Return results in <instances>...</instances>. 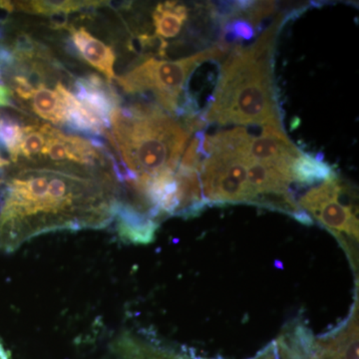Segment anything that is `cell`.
<instances>
[{
  "label": "cell",
  "mask_w": 359,
  "mask_h": 359,
  "mask_svg": "<svg viewBox=\"0 0 359 359\" xmlns=\"http://www.w3.org/2000/svg\"><path fill=\"white\" fill-rule=\"evenodd\" d=\"M75 98L83 104L87 109L98 116L110 128V116L116 108L119 107L120 98L110 83L96 74L86 78H78L74 84Z\"/></svg>",
  "instance_id": "obj_8"
},
{
  "label": "cell",
  "mask_w": 359,
  "mask_h": 359,
  "mask_svg": "<svg viewBox=\"0 0 359 359\" xmlns=\"http://www.w3.org/2000/svg\"><path fill=\"white\" fill-rule=\"evenodd\" d=\"M228 50V44L223 43L176 61L149 58L115 80L127 93L151 92L165 110L176 113L179 97L194 71L205 61L223 58Z\"/></svg>",
  "instance_id": "obj_4"
},
{
  "label": "cell",
  "mask_w": 359,
  "mask_h": 359,
  "mask_svg": "<svg viewBox=\"0 0 359 359\" xmlns=\"http://www.w3.org/2000/svg\"><path fill=\"white\" fill-rule=\"evenodd\" d=\"M56 91L62 98L66 110V124L74 131L93 134L95 136L106 135V126L102 120L79 102L71 92L61 84H56Z\"/></svg>",
  "instance_id": "obj_10"
},
{
  "label": "cell",
  "mask_w": 359,
  "mask_h": 359,
  "mask_svg": "<svg viewBox=\"0 0 359 359\" xmlns=\"http://www.w3.org/2000/svg\"><path fill=\"white\" fill-rule=\"evenodd\" d=\"M0 359H11L9 358L8 354H7L6 349H4V346H2L1 342H0Z\"/></svg>",
  "instance_id": "obj_22"
},
{
  "label": "cell",
  "mask_w": 359,
  "mask_h": 359,
  "mask_svg": "<svg viewBox=\"0 0 359 359\" xmlns=\"http://www.w3.org/2000/svg\"><path fill=\"white\" fill-rule=\"evenodd\" d=\"M344 186L334 173L320 185L309 189L297 205L339 240L358 276V219L353 205L340 202Z\"/></svg>",
  "instance_id": "obj_5"
},
{
  "label": "cell",
  "mask_w": 359,
  "mask_h": 359,
  "mask_svg": "<svg viewBox=\"0 0 359 359\" xmlns=\"http://www.w3.org/2000/svg\"><path fill=\"white\" fill-rule=\"evenodd\" d=\"M14 11V4L9 1H0V22H6Z\"/></svg>",
  "instance_id": "obj_21"
},
{
  "label": "cell",
  "mask_w": 359,
  "mask_h": 359,
  "mask_svg": "<svg viewBox=\"0 0 359 359\" xmlns=\"http://www.w3.org/2000/svg\"><path fill=\"white\" fill-rule=\"evenodd\" d=\"M282 16L254 45L233 48L223 63L218 84L202 120L216 124L283 127L276 98L273 55Z\"/></svg>",
  "instance_id": "obj_2"
},
{
  "label": "cell",
  "mask_w": 359,
  "mask_h": 359,
  "mask_svg": "<svg viewBox=\"0 0 359 359\" xmlns=\"http://www.w3.org/2000/svg\"><path fill=\"white\" fill-rule=\"evenodd\" d=\"M22 138L18 147V158L34 161L40 158L46 142L43 125H26L23 126Z\"/></svg>",
  "instance_id": "obj_16"
},
{
  "label": "cell",
  "mask_w": 359,
  "mask_h": 359,
  "mask_svg": "<svg viewBox=\"0 0 359 359\" xmlns=\"http://www.w3.org/2000/svg\"><path fill=\"white\" fill-rule=\"evenodd\" d=\"M103 2L98 1H20L16 7L23 13L40 14V15L51 16L56 13L69 14L81 11L85 7L98 6Z\"/></svg>",
  "instance_id": "obj_14"
},
{
  "label": "cell",
  "mask_w": 359,
  "mask_h": 359,
  "mask_svg": "<svg viewBox=\"0 0 359 359\" xmlns=\"http://www.w3.org/2000/svg\"><path fill=\"white\" fill-rule=\"evenodd\" d=\"M188 20V9L176 1L158 4L153 13L156 35L161 39H173L181 32L182 26Z\"/></svg>",
  "instance_id": "obj_11"
},
{
  "label": "cell",
  "mask_w": 359,
  "mask_h": 359,
  "mask_svg": "<svg viewBox=\"0 0 359 359\" xmlns=\"http://www.w3.org/2000/svg\"><path fill=\"white\" fill-rule=\"evenodd\" d=\"M50 25L54 29H70L71 26H68L67 14L56 13L49 16Z\"/></svg>",
  "instance_id": "obj_19"
},
{
  "label": "cell",
  "mask_w": 359,
  "mask_h": 359,
  "mask_svg": "<svg viewBox=\"0 0 359 359\" xmlns=\"http://www.w3.org/2000/svg\"><path fill=\"white\" fill-rule=\"evenodd\" d=\"M335 172L327 163L323 162V156L304 154L302 153L292 165V174L294 183L304 186H313L316 183H323Z\"/></svg>",
  "instance_id": "obj_12"
},
{
  "label": "cell",
  "mask_w": 359,
  "mask_h": 359,
  "mask_svg": "<svg viewBox=\"0 0 359 359\" xmlns=\"http://www.w3.org/2000/svg\"><path fill=\"white\" fill-rule=\"evenodd\" d=\"M2 35V32H1V29H0V36H1Z\"/></svg>",
  "instance_id": "obj_23"
},
{
  "label": "cell",
  "mask_w": 359,
  "mask_h": 359,
  "mask_svg": "<svg viewBox=\"0 0 359 359\" xmlns=\"http://www.w3.org/2000/svg\"><path fill=\"white\" fill-rule=\"evenodd\" d=\"M71 39L82 58L95 69L100 71L107 79H115V53L112 47L108 46L90 34L84 27L79 29L70 27Z\"/></svg>",
  "instance_id": "obj_9"
},
{
  "label": "cell",
  "mask_w": 359,
  "mask_h": 359,
  "mask_svg": "<svg viewBox=\"0 0 359 359\" xmlns=\"http://www.w3.org/2000/svg\"><path fill=\"white\" fill-rule=\"evenodd\" d=\"M13 93L6 84L0 83V107L13 106Z\"/></svg>",
  "instance_id": "obj_20"
},
{
  "label": "cell",
  "mask_w": 359,
  "mask_h": 359,
  "mask_svg": "<svg viewBox=\"0 0 359 359\" xmlns=\"http://www.w3.org/2000/svg\"><path fill=\"white\" fill-rule=\"evenodd\" d=\"M116 203L117 185L108 174L13 169L0 186V252L52 231L105 228L114 221Z\"/></svg>",
  "instance_id": "obj_1"
},
{
  "label": "cell",
  "mask_w": 359,
  "mask_h": 359,
  "mask_svg": "<svg viewBox=\"0 0 359 359\" xmlns=\"http://www.w3.org/2000/svg\"><path fill=\"white\" fill-rule=\"evenodd\" d=\"M9 89H11L13 95V93H15L18 98L25 101L32 100L33 94L36 90L32 82L29 81V79L26 77V75L21 72L13 73L11 75Z\"/></svg>",
  "instance_id": "obj_18"
},
{
  "label": "cell",
  "mask_w": 359,
  "mask_h": 359,
  "mask_svg": "<svg viewBox=\"0 0 359 359\" xmlns=\"http://www.w3.org/2000/svg\"><path fill=\"white\" fill-rule=\"evenodd\" d=\"M112 359H202L194 358L139 332H121L109 346Z\"/></svg>",
  "instance_id": "obj_7"
},
{
  "label": "cell",
  "mask_w": 359,
  "mask_h": 359,
  "mask_svg": "<svg viewBox=\"0 0 359 359\" xmlns=\"http://www.w3.org/2000/svg\"><path fill=\"white\" fill-rule=\"evenodd\" d=\"M22 129L23 126H20L14 118L0 114V145L8 152L13 164L20 162L18 147L22 138Z\"/></svg>",
  "instance_id": "obj_15"
},
{
  "label": "cell",
  "mask_w": 359,
  "mask_h": 359,
  "mask_svg": "<svg viewBox=\"0 0 359 359\" xmlns=\"http://www.w3.org/2000/svg\"><path fill=\"white\" fill-rule=\"evenodd\" d=\"M255 30L249 20H230L224 26V37L226 42L230 44L235 40H250L254 39Z\"/></svg>",
  "instance_id": "obj_17"
},
{
  "label": "cell",
  "mask_w": 359,
  "mask_h": 359,
  "mask_svg": "<svg viewBox=\"0 0 359 359\" xmlns=\"http://www.w3.org/2000/svg\"><path fill=\"white\" fill-rule=\"evenodd\" d=\"M309 359H358V299L348 318L339 327L314 339Z\"/></svg>",
  "instance_id": "obj_6"
},
{
  "label": "cell",
  "mask_w": 359,
  "mask_h": 359,
  "mask_svg": "<svg viewBox=\"0 0 359 359\" xmlns=\"http://www.w3.org/2000/svg\"><path fill=\"white\" fill-rule=\"evenodd\" d=\"M32 107L35 114L53 124L66 123L65 102L56 90L47 88L45 85L35 90L32 99Z\"/></svg>",
  "instance_id": "obj_13"
},
{
  "label": "cell",
  "mask_w": 359,
  "mask_h": 359,
  "mask_svg": "<svg viewBox=\"0 0 359 359\" xmlns=\"http://www.w3.org/2000/svg\"><path fill=\"white\" fill-rule=\"evenodd\" d=\"M113 133H106L134 176L122 204L142 209V193L151 180L176 174L191 132L150 104L117 107L110 116Z\"/></svg>",
  "instance_id": "obj_3"
}]
</instances>
